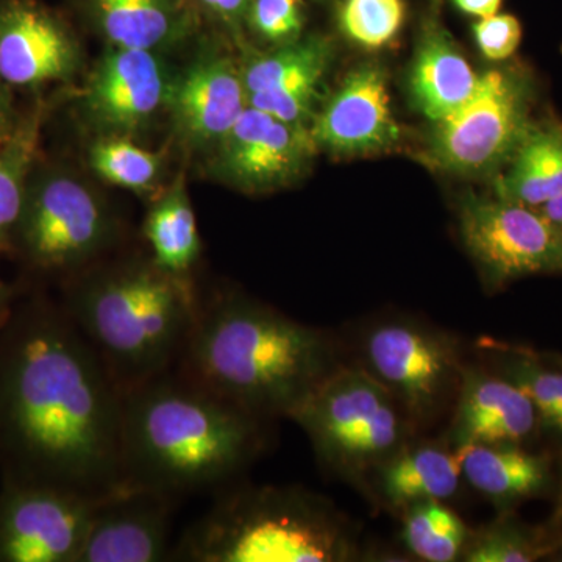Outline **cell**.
<instances>
[{"label":"cell","instance_id":"23","mask_svg":"<svg viewBox=\"0 0 562 562\" xmlns=\"http://www.w3.org/2000/svg\"><path fill=\"white\" fill-rule=\"evenodd\" d=\"M379 469V487L394 508H408L422 501H446L461 482L457 450L436 446L402 447Z\"/></svg>","mask_w":562,"mask_h":562},{"label":"cell","instance_id":"27","mask_svg":"<svg viewBox=\"0 0 562 562\" xmlns=\"http://www.w3.org/2000/svg\"><path fill=\"white\" fill-rule=\"evenodd\" d=\"M41 110L18 122L5 143L0 144V251L14 247L29 179L38 151Z\"/></svg>","mask_w":562,"mask_h":562},{"label":"cell","instance_id":"10","mask_svg":"<svg viewBox=\"0 0 562 562\" xmlns=\"http://www.w3.org/2000/svg\"><path fill=\"white\" fill-rule=\"evenodd\" d=\"M362 350L364 368L409 419H430L460 386L464 366L458 342L447 333L413 321H384L368 331Z\"/></svg>","mask_w":562,"mask_h":562},{"label":"cell","instance_id":"32","mask_svg":"<svg viewBox=\"0 0 562 562\" xmlns=\"http://www.w3.org/2000/svg\"><path fill=\"white\" fill-rule=\"evenodd\" d=\"M303 24L301 0H251L244 21L251 32L276 46L301 38Z\"/></svg>","mask_w":562,"mask_h":562},{"label":"cell","instance_id":"40","mask_svg":"<svg viewBox=\"0 0 562 562\" xmlns=\"http://www.w3.org/2000/svg\"><path fill=\"white\" fill-rule=\"evenodd\" d=\"M557 549H558V553H557V558H554V560L562 561V543H560V546H558Z\"/></svg>","mask_w":562,"mask_h":562},{"label":"cell","instance_id":"38","mask_svg":"<svg viewBox=\"0 0 562 562\" xmlns=\"http://www.w3.org/2000/svg\"><path fill=\"white\" fill-rule=\"evenodd\" d=\"M538 210L541 211L547 220L553 222L562 231V194L554 198L553 201L543 203Z\"/></svg>","mask_w":562,"mask_h":562},{"label":"cell","instance_id":"33","mask_svg":"<svg viewBox=\"0 0 562 562\" xmlns=\"http://www.w3.org/2000/svg\"><path fill=\"white\" fill-rule=\"evenodd\" d=\"M473 36L486 60L508 61L522 43V24L514 14H492L473 24Z\"/></svg>","mask_w":562,"mask_h":562},{"label":"cell","instance_id":"3","mask_svg":"<svg viewBox=\"0 0 562 562\" xmlns=\"http://www.w3.org/2000/svg\"><path fill=\"white\" fill-rule=\"evenodd\" d=\"M261 443L260 419L172 369L122 395V482L176 497L231 482Z\"/></svg>","mask_w":562,"mask_h":562},{"label":"cell","instance_id":"18","mask_svg":"<svg viewBox=\"0 0 562 562\" xmlns=\"http://www.w3.org/2000/svg\"><path fill=\"white\" fill-rule=\"evenodd\" d=\"M168 105L184 138L220 146L249 106L243 70L224 55H206L171 85Z\"/></svg>","mask_w":562,"mask_h":562},{"label":"cell","instance_id":"30","mask_svg":"<svg viewBox=\"0 0 562 562\" xmlns=\"http://www.w3.org/2000/svg\"><path fill=\"white\" fill-rule=\"evenodd\" d=\"M344 35L364 49L387 46L405 22L403 0H342L338 11Z\"/></svg>","mask_w":562,"mask_h":562},{"label":"cell","instance_id":"1","mask_svg":"<svg viewBox=\"0 0 562 562\" xmlns=\"http://www.w3.org/2000/svg\"><path fill=\"white\" fill-rule=\"evenodd\" d=\"M122 395L61 305L14 301L0 327L3 479L91 497L117 490Z\"/></svg>","mask_w":562,"mask_h":562},{"label":"cell","instance_id":"28","mask_svg":"<svg viewBox=\"0 0 562 562\" xmlns=\"http://www.w3.org/2000/svg\"><path fill=\"white\" fill-rule=\"evenodd\" d=\"M468 527L442 501H422L405 508L402 541L406 549L427 562H452L468 547Z\"/></svg>","mask_w":562,"mask_h":562},{"label":"cell","instance_id":"31","mask_svg":"<svg viewBox=\"0 0 562 562\" xmlns=\"http://www.w3.org/2000/svg\"><path fill=\"white\" fill-rule=\"evenodd\" d=\"M552 552L541 536L513 519H501L469 539L464 561L531 562Z\"/></svg>","mask_w":562,"mask_h":562},{"label":"cell","instance_id":"2","mask_svg":"<svg viewBox=\"0 0 562 562\" xmlns=\"http://www.w3.org/2000/svg\"><path fill=\"white\" fill-rule=\"evenodd\" d=\"M336 368L324 331L238 294L199 303L177 371L251 416L290 417Z\"/></svg>","mask_w":562,"mask_h":562},{"label":"cell","instance_id":"29","mask_svg":"<svg viewBox=\"0 0 562 562\" xmlns=\"http://www.w3.org/2000/svg\"><path fill=\"white\" fill-rule=\"evenodd\" d=\"M91 166L114 187L135 192L151 190L160 176V155L136 146L127 136H106L92 147Z\"/></svg>","mask_w":562,"mask_h":562},{"label":"cell","instance_id":"19","mask_svg":"<svg viewBox=\"0 0 562 562\" xmlns=\"http://www.w3.org/2000/svg\"><path fill=\"white\" fill-rule=\"evenodd\" d=\"M80 10L116 49L162 50L201 29L192 0H79Z\"/></svg>","mask_w":562,"mask_h":562},{"label":"cell","instance_id":"41","mask_svg":"<svg viewBox=\"0 0 562 562\" xmlns=\"http://www.w3.org/2000/svg\"><path fill=\"white\" fill-rule=\"evenodd\" d=\"M550 355H552L554 360H557L558 362H561V364H562V357H561V355H553V353H550Z\"/></svg>","mask_w":562,"mask_h":562},{"label":"cell","instance_id":"25","mask_svg":"<svg viewBox=\"0 0 562 562\" xmlns=\"http://www.w3.org/2000/svg\"><path fill=\"white\" fill-rule=\"evenodd\" d=\"M144 236L155 266L169 276L187 280L201 258L202 241L183 181L172 184L151 206L144 222Z\"/></svg>","mask_w":562,"mask_h":562},{"label":"cell","instance_id":"35","mask_svg":"<svg viewBox=\"0 0 562 562\" xmlns=\"http://www.w3.org/2000/svg\"><path fill=\"white\" fill-rule=\"evenodd\" d=\"M502 2L503 0H453L458 10L476 20L497 14L502 9Z\"/></svg>","mask_w":562,"mask_h":562},{"label":"cell","instance_id":"7","mask_svg":"<svg viewBox=\"0 0 562 562\" xmlns=\"http://www.w3.org/2000/svg\"><path fill=\"white\" fill-rule=\"evenodd\" d=\"M535 79L522 66L486 70L464 105L432 124L427 165L461 177L498 173L532 125Z\"/></svg>","mask_w":562,"mask_h":562},{"label":"cell","instance_id":"21","mask_svg":"<svg viewBox=\"0 0 562 562\" xmlns=\"http://www.w3.org/2000/svg\"><path fill=\"white\" fill-rule=\"evenodd\" d=\"M457 452L462 476L497 508L538 497L552 480L549 458L527 452L519 443H475Z\"/></svg>","mask_w":562,"mask_h":562},{"label":"cell","instance_id":"6","mask_svg":"<svg viewBox=\"0 0 562 562\" xmlns=\"http://www.w3.org/2000/svg\"><path fill=\"white\" fill-rule=\"evenodd\" d=\"M403 408L366 368H336L294 409L324 464L346 476L376 469L405 442Z\"/></svg>","mask_w":562,"mask_h":562},{"label":"cell","instance_id":"34","mask_svg":"<svg viewBox=\"0 0 562 562\" xmlns=\"http://www.w3.org/2000/svg\"><path fill=\"white\" fill-rule=\"evenodd\" d=\"M203 21L214 22L225 31L239 33L251 0H192Z\"/></svg>","mask_w":562,"mask_h":562},{"label":"cell","instance_id":"14","mask_svg":"<svg viewBox=\"0 0 562 562\" xmlns=\"http://www.w3.org/2000/svg\"><path fill=\"white\" fill-rule=\"evenodd\" d=\"M79 44L68 22L41 0H0V80L40 88L69 79Z\"/></svg>","mask_w":562,"mask_h":562},{"label":"cell","instance_id":"20","mask_svg":"<svg viewBox=\"0 0 562 562\" xmlns=\"http://www.w3.org/2000/svg\"><path fill=\"white\" fill-rule=\"evenodd\" d=\"M480 77L449 33L438 24L427 25L408 77L409 94L422 116L431 124L446 120L472 98Z\"/></svg>","mask_w":562,"mask_h":562},{"label":"cell","instance_id":"13","mask_svg":"<svg viewBox=\"0 0 562 562\" xmlns=\"http://www.w3.org/2000/svg\"><path fill=\"white\" fill-rule=\"evenodd\" d=\"M310 128L319 150L335 155L380 154L397 146L401 125L392 113L382 66L364 63L351 69L316 111Z\"/></svg>","mask_w":562,"mask_h":562},{"label":"cell","instance_id":"8","mask_svg":"<svg viewBox=\"0 0 562 562\" xmlns=\"http://www.w3.org/2000/svg\"><path fill=\"white\" fill-rule=\"evenodd\" d=\"M113 236L105 203L83 181L47 173L29 183L14 247L36 271L77 277Z\"/></svg>","mask_w":562,"mask_h":562},{"label":"cell","instance_id":"17","mask_svg":"<svg viewBox=\"0 0 562 562\" xmlns=\"http://www.w3.org/2000/svg\"><path fill=\"white\" fill-rule=\"evenodd\" d=\"M539 430L528 395L494 371L462 368L450 439L454 450L475 443H522Z\"/></svg>","mask_w":562,"mask_h":562},{"label":"cell","instance_id":"37","mask_svg":"<svg viewBox=\"0 0 562 562\" xmlns=\"http://www.w3.org/2000/svg\"><path fill=\"white\" fill-rule=\"evenodd\" d=\"M14 301H16V295H14L13 290H11L9 284L0 280V327H2L3 322L9 317Z\"/></svg>","mask_w":562,"mask_h":562},{"label":"cell","instance_id":"15","mask_svg":"<svg viewBox=\"0 0 562 562\" xmlns=\"http://www.w3.org/2000/svg\"><path fill=\"white\" fill-rule=\"evenodd\" d=\"M172 501L161 492L132 484L103 495L77 562L169 560Z\"/></svg>","mask_w":562,"mask_h":562},{"label":"cell","instance_id":"22","mask_svg":"<svg viewBox=\"0 0 562 562\" xmlns=\"http://www.w3.org/2000/svg\"><path fill=\"white\" fill-rule=\"evenodd\" d=\"M562 194V124L532 122L494 181L495 198L539 209Z\"/></svg>","mask_w":562,"mask_h":562},{"label":"cell","instance_id":"26","mask_svg":"<svg viewBox=\"0 0 562 562\" xmlns=\"http://www.w3.org/2000/svg\"><path fill=\"white\" fill-rule=\"evenodd\" d=\"M333 60V44L313 35L277 46L271 54L247 63L243 70L247 98L258 92H279L322 85Z\"/></svg>","mask_w":562,"mask_h":562},{"label":"cell","instance_id":"5","mask_svg":"<svg viewBox=\"0 0 562 562\" xmlns=\"http://www.w3.org/2000/svg\"><path fill=\"white\" fill-rule=\"evenodd\" d=\"M353 553L349 527L324 498L299 487H244L192 524L171 560L338 562Z\"/></svg>","mask_w":562,"mask_h":562},{"label":"cell","instance_id":"9","mask_svg":"<svg viewBox=\"0 0 562 562\" xmlns=\"http://www.w3.org/2000/svg\"><path fill=\"white\" fill-rule=\"evenodd\" d=\"M458 222L465 250L492 288L562 273V231L538 209L469 194L460 202Z\"/></svg>","mask_w":562,"mask_h":562},{"label":"cell","instance_id":"11","mask_svg":"<svg viewBox=\"0 0 562 562\" xmlns=\"http://www.w3.org/2000/svg\"><path fill=\"white\" fill-rule=\"evenodd\" d=\"M99 501L55 484L3 479L0 562H77Z\"/></svg>","mask_w":562,"mask_h":562},{"label":"cell","instance_id":"36","mask_svg":"<svg viewBox=\"0 0 562 562\" xmlns=\"http://www.w3.org/2000/svg\"><path fill=\"white\" fill-rule=\"evenodd\" d=\"M18 122L13 116L10 95L7 92V85L0 80V144L10 138L11 133L16 128Z\"/></svg>","mask_w":562,"mask_h":562},{"label":"cell","instance_id":"16","mask_svg":"<svg viewBox=\"0 0 562 562\" xmlns=\"http://www.w3.org/2000/svg\"><path fill=\"white\" fill-rule=\"evenodd\" d=\"M171 85L155 52L111 47L85 88L83 109L106 136L135 135L168 105Z\"/></svg>","mask_w":562,"mask_h":562},{"label":"cell","instance_id":"42","mask_svg":"<svg viewBox=\"0 0 562 562\" xmlns=\"http://www.w3.org/2000/svg\"><path fill=\"white\" fill-rule=\"evenodd\" d=\"M560 543H562V539H561V541H560V542H558V543H557V547H558V546H560Z\"/></svg>","mask_w":562,"mask_h":562},{"label":"cell","instance_id":"24","mask_svg":"<svg viewBox=\"0 0 562 562\" xmlns=\"http://www.w3.org/2000/svg\"><path fill=\"white\" fill-rule=\"evenodd\" d=\"M492 371L528 395L539 417V430L562 439V364L550 353L517 344L483 342Z\"/></svg>","mask_w":562,"mask_h":562},{"label":"cell","instance_id":"12","mask_svg":"<svg viewBox=\"0 0 562 562\" xmlns=\"http://www.w3.org/2000/svg\"><path fill=\"white\" fill-rule=\"evenodd\" d=\"M317 151L308 125L277 120L249 105L220 143L216 172L241 191H276L302 177Z\"/></svg>","mask_w":562,"mask_h":562},{"label":"cell","instance_id":"4","mask_svg":"<svg viewBox=\"0 0 562 562\" xmlns=\"http://www.w3.org/2000/svg\"><path fill=\"white\" fill-rule=\"evenodd\" d=\"M74 279L61 306L122 394L177 368L199 312L188 280L151 260Z\"/></svg>","mask_w":562,"mask_h":562},{"label":"cell","instance_id":"39","mask_svg":"<svg viewBox=\"0 0 562 562\" xmlns=\"http://www.w3.org/2000/svg\"><path fill=\"white\" fill-rule=\"evenodd\" d=\"M552 524L553 525H562V482H561L560 495H558L557 508H554V513H553V517H552Z\"/></svg>","mask_w":562,"mask_h":562}]
</instances>
